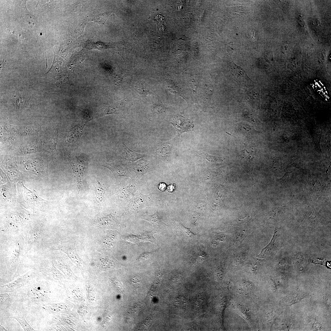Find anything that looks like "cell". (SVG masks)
<instances>
[{
    "instance_id": "6da1fadb",
    "label": "cell",
    "mask_w": 331,
    "mask_h": 331,
    "mask_svg": "<svg viewBox=\"0 0 331 331\" xmlns=\"http://www.w3.org/2000/svg\"><path fill=\"white\" fill-rule=\"evenodd\" d=\"M151 195H146L137 192L130 200L128 205L130 211L135 212L149 206L150 204Z\"/></svg>"
},
{
    "instance_id": "7a4b0ae2",
    "label": "cell",
    "mask_w": 331,
    "mask_h": 331,
    "mask_svg": "<svg viewBox=\"0 0 331 331\" xmlns=\"http://www.w3.org/2000/svg\"><path fill=\"white\" fill-rule=\"evenodd\" d=\"M17 186L21 188V190L18 188L21 191L22 197L26 203L35 205L45 201L39 197L36 191L29 190L25 187L22 182H18Z\"/></svg>"
},
{
    "instance_id": "3957f363",
    "label": "cell",
    "mask_w": 331,
    "mask_h": 331,
    "mask_svg": "<svg viewBox=\"0 0 331 331\" xmlns=\"http://www.w3.org/2000/svg\"><path fill=\"white\" fill-rule=\"evenodd\" d=\"M171 123L179 134L193 130L194 125L191 120L180 115L176 116Z\"/></svg>"
},
{
    "instance_id": "277c9868",
    "label": "cell",
    "mask_w": 331,
    "mask_h": 331,
    "mask_svg": "<svg viewBox=\"0 0 331 331\" xmlns=\"http://www.w3.org/2000/svg\"><path fill=\"white\" fill-rule=\"evenodd\" d=\"M71 166L77 181L78 192L82 186V177L86 168L85 162L81 159L71 160Z\"/></svg>"
},
{
    "instance_id": "5b68a950",
    "label": "cell",
    "mask_w": 331,
    "mask_h": 331,
    "mask_svg": "<svg viewBox=\"0 0 331 331\" xmlns=\"http://www.w3.org/2000/svg\"><path fill=\"white\" fill-rule=\"evenodd\" d=\"M102 166L110 169L115 176L131 177V174L126 166L121 162H116L111 163H105Z\"/></svg>"
},
{
    "instance_id": "8992f818",
    "label": "cell",
    "mask_w": 331,
    "mask_h": 331,
    "mask_svg": "<svg viewBox=\"0 0 331 331\" xmlns=\"http://www.w3.org/2000/svg\"><path fill=\"white\" fill-rule=\"evenodd\" d=\"M42 231L40 228L35 227L27 230L25 234V249L26 251L28 252L34 243L41 235Z\"/></svg>"
},
{
    "instance_id": "52a82bcc",
    "label": "cell",
    "mask_w": 331,
    "mask_h": 331,
    "mask_svg": "<svg viewBox=\"0 0 331 331\" xmlns=\"http://www.w3.org/2000/svg\"><path fill=\"white\" fill-rule=\"evenodd\" d=\"M29 274H27L10 283L1 287L2 292H11L21 287L28 279Z\"/></svg>"
},
{
    "instance_id": "ba28073f",
    "label": "cell",
    "mask_w": 331,
    "mask_h": 331,
    "mask_svg": "<svg viewBox=\"0 0 331 331\" xmlns=\"http://www.w3.org/2000/svg\"><path fill=\"white\" fill-rule=\"evenodd\" d=\"M132 167L137 177L139 178L149 172L150 169L149 162L143 159H140L133 163Z\"/></svg>"
},
{
    "instance_id": "9c48e42d",
    "label": "cell",
    "mask_w": 331,
    "mask_h": 331,
    "mask_svg": "<svg viewBox=\"0 0 331 331\" xmlns=\"http://www.w3.org/2000/svg\"><path fill=\"white\" fill-rule=\"evenodd\" d=\"M231 70L233 77L238 82H244L252 81L244 70L234 63Z\"/></svg>"
},
{
    "instance_id": "30bf717a",
    "label": "cell",
    "mask_w": 331,
    "mask_h": 331,
    "mask_svg": "<svg viewBox=\"0 0 331 331\" xmlns=\"http://www.w3.org/2000/svg\"><path fill=\"white\" fill-rule=\"evenodd\" d=\"M31 295L29 296L32 299L38 301L45 298L47 295V292L42 286H34L31 289Z\"/></svg>"
},
{
    "instance_id": "8fae6325",
    "label": "cell",
    "mask_w": 331,
    "mask_h": 331,
    "mask_svg": "<svg viewBox=\"0 0 331 331\" xmlns=\"http://www.w3.org/2000/svg\"><path fill=\"white\" fill-rule=\"evenodd\" d=\"M143 219L149 222L154 226L157 228H161L167 226L161 220L157 211L152 215H147L145 216Z\"/></svg>"
},
{
    "instance_id": "7c38bea8",
    "label": "cell",
    "mask_w": 331,
    "mask_h": 331,
    "mask_svg": "<svg viewBox=\"0 0 331 331\" xmlns=\"http://www.w3.org/2000/svg\"><path fill=\"white\" fill-rule=\"evenodd\" d=\"M170 151V147L167 144L158 146L156 149L155 153L164 161H168Z\"/></svg>"
},
{
    "instance_id": "4fadbf2b",
    "label": "cell",
    "mask_w": 331,
    "mask_h": 331,
    "mask_svg": "<svg viewBox=\"0 0 331 331\" xmlns=\"http://www.w3.org/2000/svg\"><path fill=\"white\" fill-rule=\"evenodd\" d=\"M25 3V1H24L21 5L22 14L23 17L25 19L29 25L32 28L35 24V17L28 10Z\"/></svg>"
},
{
    "instance_id": "5bb4252c",
    "label": "cell",
    "mask_w": 331,
    "mask_h": 331,
    "mask_svg": "<svg viewBox=\"0 0 331 331\" xmlns=\"http://www.w3.org/2000/svg\"><path fill=\"white\" fill-rule=\"evenodd\" d=\"M123 155L127 160L131 161H135L145 156L144 154H138L132 151L125 145H124Z\"/></svg>"
},
{
    "instance_id": "9a60e30c",
    "label": "cell",
    "mask_w": 331,
    "mask_h": 331,
    "mask_svg": "<svg viewBox=\"0 0 331 331\" xmlns=\"http://www.w3.org/2000/svg\"><path fill=\"white\" fill-rule=\"evenodd\" d=\"M238 129L241 133L246 135L253 134L256 131L253 127L244 123H239L237 126Z\"/></svg>"
},
{
    "instance_id": "2e32d148",
    "label": "cell",
    "mask_w": 331,
    "mask_h": 331,
    "mask_svg": "<svg viewBox=\"0 0 331 331\" xmlns=\"http://www.w3.org/2000/svg\"><path fill=\"white\" fill-rule=\"evenodd\" d=\"M95 199L97 202L100 203L103 200L104 196L105 191L100 182L98 181L95 187Z\"/></svg>"
},
{
    "instance_id": "e0dca14e",
    "label": "cell",
    "mask_w": 331,
    "mask_h": 331,
    "mask_svg": "<svg viewBox=\"0 0 331 331\" xmlns=\"http://www.w3.org/2000/svg\"><path fill=\"white\" fill-rule=\"evenodd\" d=\"M134 88L140 95L143 97H146L148 94H152L151 92L141 82L135 83Z\"/></svg>"
},
{
    "instance_id": "ac0fdd59",
    "label": "cell",
    "mask_w": 331,
    "mask_h": 331,
    "mask_svg": "<svg viewBox=\"0 0 331 331\" xmlns=\"http://www.w3.org/2000/svg\"><path fill=\"white\" fill-rule=\"evenodd\" d=\"M177 227L180 230V231L185 236L188 238H194L196 237L197 235L193 233L190 229L186 227L179 223H176Z\"/></svg>"
},
{
    "instance_id": "d6986e66",
    "label": "cell",
    "mask_w": 331,
    "mask_h": 331,
    "mask_svg": "<svg viewBox=\"0 0 331 331\" xmlns=\"http://www.w3.org/2000/svg\"><path fill=\"white\" fill-rule=\"evenodd\" d=\"M16 319L20 324L25 331H34L25 320L23 316H18L13 318Z\"/></svg>"
},
{
    "instance_id": "ffe728a7",
    "label": "cell",
    "mask_w": 331,
    "mask_h": 331,
    "mask_svg": "<svg viewBox=\"0 0 331 331\" xmlns=\"http://www.w3.org/2000/svg\"><path fill=\"white\" fill-rule=\"evenodd\" d=\"M130 190V186L127 187H121L119 188L118 190V192L120 197L122 198L127 197L129 195L131 192Z\"/></svg>"
},
{
    "instance_id": "44dd1931",
    "label": "cell",
    "mask_w": 331,
    "mask_h": 331,
    "mask_svg": "<svg viewBox=\"0 0 331 331\" xmlns=\"http://www.w3.org/2000/svg\"><path fill=\"white\" fill-rule=\"evenodd\" d=\"M153 233L150 232L144 233L141 236H140V238L143 241L152 242V241H154V238L153 237Z\"/></svg>"
},
{
    "instance_id": "7402d4cb",
    "label": "cell",
    "mask_w": 331,
    "mask_h": 331,
    "mask_svg": "<svg viewBox=\"0 0 331 331\" xmlns=\"http://www.w3.org/2000/svg\"><path fill=\"white\" fill-rule=\"evenodd\" d=\"M0 295L1 304H5L6 302L9 301L10 298L8 294H0Z\"/></svg>"
},
{
    "instance_id": "603a6c76",
    "label": "cell",
    "mask_w": 331,
    "mask_h": 331,
    "mask_svg": "<svg viewBox=\"0 0 331 331\" xmlns=\"http://www.w3.org/2000/svg\"><path fill=\"white\" fill-rule=\"evenodd\" d=\"M153 255V253H144L142 254L138 258V259L139 260L146 259H147L149 258L150 257L152 256Z\"/></svg>"
},
{
    "instance_id": "cb8c5ba5",
    "label": "cell",
    "mask_w": 331,
    "mask_h": 331,
    "mask_svg": "<svg viewBox=\"0 0 331 331\" xmlns=\"http://www.w3.org/2000/svg\"><path fill=\"white\" fill-rule=\"evenodd\" d=\"M158 189L162 191H165L167 188L166 184L164 183H160L158 186Z\"/></svg>"
},
{
    "instance_id": "d4e9b609",
    "label": "cell",
    "mask_w": 331,
    "mask_h": 331,
    "mask_svg": "<svg viewBox=\"0 0 331 331\" xmlns=\"http://www.w3.org/2000/svg\"><path fill=\"white\" fill-rule=\"evenodd\" d=\"M175 186L174 185H169L168 187V190L169 192H173L174 188Z\"/></svg>"
},
{
    "instance_id": "484cf974",
    "label": "cell",
    "mask_w": 331,
    "mask_h": 331,
    "mask_svg": "<svg viewBox=\"0 0 331 331\" xmlns=\"http://www.w3.org/2000/svg\"><path fill=\"white\" fill-rule=\"evenodd\" d=\"M0 331H8V330H7L6 329L4 326L1 325H0Z\"/></svg>"
}]
</instances>
